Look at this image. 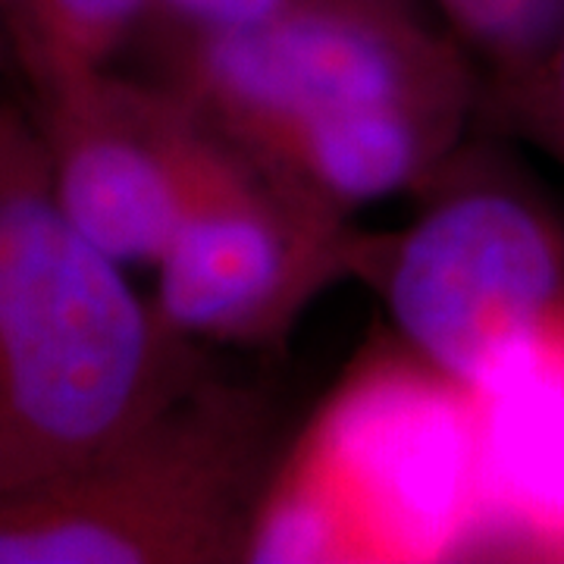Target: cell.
<instances>
[{"instance_id": "7a4b0ae2", "label": "cell", "mask_w": 564, "mask_h": 564, "mask_svg": "<svg viewBox=\"0 0 564 564\" xmlns=\"http://www.w3.org/2000/svg\"><path fill=\"white\" fill-rule=\"evenodd\" d=\"M198 377L195 345L66 220L35 117L0 104V499L91 462Z\"/></svg>"}, {"instance_id": "ba28073f", "label": "cell", "mask_w": 564, "mask_h": 564, "mask_svg": "<svg viewBox=\"0 0 564 564\" xmlns=\"http://www.w3.org/2000/svg\"><path fill=\"white\" fill-rule=\"evenodd\" d=\"M486 524L564 552V311L492 383L474 392Z\"/></svg>"}, {"instance_id": "7c38bea8", "label": "cell", "mask_w": 564, "mask_h": 564, "mask_svg": "<svg viewBox=\"0 0 564 564\" xmlns=\"http://www.w3.org/2000/svg\"><path fill=\"white\" fill-rule=\"evenodd\" d=\"M530 91L543 98L545 120H549L552 132H555L558 148L564 151V39L562 44H558V51L552 54V61L545 63V69L540 73V79L533 82V88H530Z\"/></svg>"}, {"instance_id": "8992f818", "label": "cell", "mask_w": 564, "mask_h": 564, "mask_svg": "<svg viewBox=\"0 0 564 564\" xmlns=\"http://www.w3.org/2000/svg\"><path fill=\"white\" fill-rule=\"evenodd\" d=\"M361 239L214 132L192 204L154 263L151 304L182 343H263L326 282L355 273Z\"/></svg>"}, {"instance_id": "4fadbf2b", "label": "cell", "mask_w": 564, "mask_h": 564, "mask_svg": "<svg viewBox=\"0 0 564 564\" xmlns=\"http://www.w3.org/2000/svg\"><path fill=\"white\" fill-rule=\"evenodd\" d=\"M0 54H10V44H7V22H3V0H0Z\"/></svg>"}, {"instance_id": "8fae6325", "label": "cell", "mask_w": 564, "mask_h": 564, "mask_svg": "<svg viewBox=\"0 0 564 564\" xmlns=\"http://www.w3.org/2000/svg\"><path fill=\"white\" fill-rule=\"evenodd\" d=\"M299 0H151L144 25H158L166 39H192L239 29L273 17Z\"/></svg>"}, {"instance_id": "5b68a950", "label": "cell", "mask_w": 564, "mask_h": 564, "mask_svg": "<svg viewBox=\"0 0 564 564\" xmlns=\"http://www.w3.org/2000/svg\"><path fill=\"white\" fill-rule=\"evenodd\" d=\"M355 273L377 280L414 361L467 395L518 361L564 311V245L502 188H462L392 239H361Z\"/></svg>"}, {"instance_id": "52a82bcc", "label": "cell", "mask_w": 564, "mask_h": 564, "mask_svg": "<svg viewBox=\"0 0 564 564\" xmlns=\"http://www.w3.org/2000/svg\"><path fill=\"white\" fill-rule=\"evenodd\" d=\"M47 180L66 220L122 267H154L176 236L214 129L173 88L110 69L35 91Z\"/></svg>"}, {"instance_id": "3957f363", "label": "cell", "mask_w": 564, "mask_h": 564, "mask_svg": "<svg viewBox=\"0 0 564 564\" xmlns=\"http://www.w3.org/2000/svg\"><path fill=\"white\" fill-rule=\"evenodd\" d=\"M270 433L258 392L198 377L91 462L0 499V564L242 558Z\"/></svg>"}, {"instance_id": "277c9868", "label": "cell", "mask_w": 564, "mask_h": 564, "mask_svg": "<svg viewBox=\"0 0 564 564\" xmlns=\"http://www.w3.org/2000/svg\"><path fill=\"white\" fill-rule=\"evenodd\" d=\"M326 562H433L486 524L474 399L380 364L323 408L270 480Z\"/></svg>"}, {"instance_id": "30bf717a", "label": "cell", "mask_w": 564, "mask_h": 564, "mask_svg": "<svg viewBox=\"0 0 564 564\" xmlns=\"http://www.w3.org/2000/svg\"><path fill=\"white\" fill-rule=\"evenodd\" d=\"M462 54L533 88L564 39V0H426Z\"/></svg>"}, {"instance_id": "6da1fadb", "label": "cell", "mask_w": 564, "mask_h": 564, "mask_svg": "<svg viewBox=\"0 0 564 564\" xmlns=\"http://www.w3.org/2000/svg\"><path fill=\"white\" fill-rule=\"evenodd\" d=\"M173 91L285 192L348 220L443 161L467 57L414 0H299L170 39Z\"/></svg>"}, {"instance_id": "9c48e42d", "label": "cell", "mask_w": 564, "mask_h": 564, "mask_svg": "<svg viewBox=\"0 0 564 564\" xmlns=\"http://www.w3.org/2000/svg\"><path fill=\"white\" fill-rule=\"evenodd\" d=\"M151 0H3L10 57L32 91L113 66L148 20Z\"/></svg>"}]
</instances>
